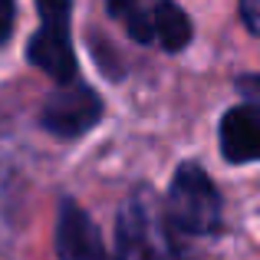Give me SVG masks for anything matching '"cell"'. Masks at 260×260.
<instances>
[{"instance_id": "6da1fadb", "label": "cell", "mask_w": 260, "mask_h": 260, "mask_svg": "<svg viewBox=\"0 0 260 260\" xmlns=\"http://www.w3.org/2000/svg\"><path fill=\"white\" fill-rule=\"evenodd\" d=\"M115 241V260H191L168 221V211L148 188L132 191L122 204Z\"/></svg>"}, {"instance_id": "7a4b0ae2", "label": "cell", "mask_w": 260, "mask_h": 260, "mask_svg": "<svg viewBox=\"0 0 260 260\" xmlns=\"http://www.w3.org/2000/svg\"><path fill=\"white\" fill-rule=\"evenodd\" d=\"M168 221L178 234H217L221 231V194L201 165L184 161L168 188Z\"/></svg>"}, {"instance_id": "3957f363", "label": "cell", "mask_w": 260, "mask_h": 260, "mask_svg": "<svg viewBox=\"0 0 260 260\" xmlns=\"http://www.w3.org/2000/svg\"><path fill=\"white\" fill-rule=\"evenodd\" d=\"M40 7V30L26 46V59L43 70L53 83L73 86L76 83V53L70 40L73 0H37Z\"/></svg>"}, {"instance_id": "277c9868", "label": "cell", "mask_w": 260, "mask_h": 260, "mask_svg": "<svg viewBox=\"0 0 260 260\" xmlns=\"http://www.w3.org/2000/svg\"><path fill=\"white\" fill-rule=\"evenodd\" d=\"M99 119H102V102H99V95L83 83L59 86L56 92L46 99L43 112H40L43 128H50L59 139H76V135L89 132Z\"/></svg>"}, {"instance_id": "5b68a950", "label": "cell", "mask_w": 260, "mask_h": 260, "mask_svg": "<svg viewBox=\"0 0 260 260\" xmlns=\"http://www.w3.org/2000/svg\"><path fill=\"white\" fill-rule=\"evenodd\" d=\"M56 257L59 260H112L102 244V234L83 208L63 201L56 221Z\"/></svg>"}, {"instance_id": "8992f818", "label": "cell", "mask_w": 260, "mask_h": 260, "mask_svg": "<svg viewBox=\"0 0 260 260\" xmlns=\"http://www.w3.org/2000/svg\"><path fill=\"white\" fill-rule=\"evenodd\" d=\"M221 152L237 165L260 158V106H234L221 119Z\"/></svg>"}, {"instance_id": "52a82bcc", "label": "cell", "mask_w": 260, "mask_h": 260, "mask_svg": "<svg viewBox=\"0 0 260 260\" xmlns=\"http://www.w3.org/2000/svg\"><path fill=\"white\" fill-rule=\"evenodd\" d=\"M109 13L139 43H158L161 0H109Z\"/></svg>"}, {"instance_id": "ba28073f", "label": "cell", "mask_w": 260, "mask_h": 260, "mask_svg": "<svg viewBox=\"0 0 260 260\" xmlns=\"http://www.w3.org/2000/svg\"><path fill=\"white\" fill-rule=\"evenodd\" d=\"M188 40H191V20H188V13H184L178 4H172V0H161L158 43L165 46L168 53H175V50H181V46H188Z\"/></svg>"}, {"instance_id": "9c48e42d", "label": "cell", "mask_w": 260, "mask_h": 260, "mask_svg": "<svg viewBox=\"0 0 260 260\" xmlns=\"http://www.w3.org/2000/svg\"><path fill=\"white\" fill-rule=\"evenodd\" d=\"M241 17L254 33H260V0H241Z\"/></svg>"}, {"instance_id": "30bf717a", "label": "cell", "mask_w": 260, "mask_h": 260, "mask_svg": "<svg viewBox=\"0 0 260 260\" xmlns=\"http://www.w3.org/2000/svg\"><path fill=\"white\" fill-rule=\"evenodd\" d=\"M13 30V0H0V43Z\"/></svg>"}, {"instance_id": "8fae6325", "label": "cell", "mask_w": 260, "mask_h": 260, "mask_svg": "<svg viewBox=\"0 0 260 260\" xmlns=\"http://www.w3.org/2000/svg\"><path fill=\"white\" fill-rule=\"evenodd\" d=\"M241 89H244L247 95H257V99H260V79H257V76H247V79H241Z\"/></svg>"}]
</instances>
